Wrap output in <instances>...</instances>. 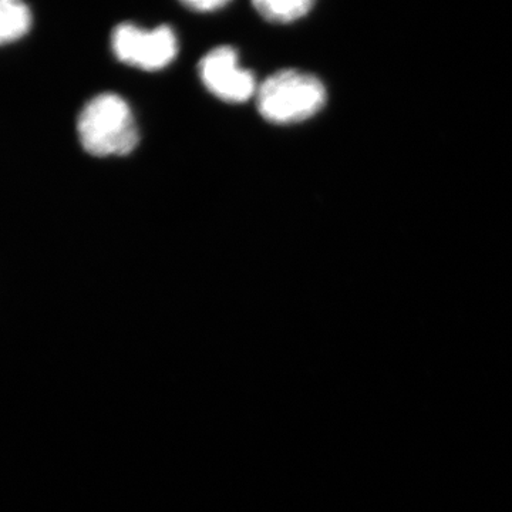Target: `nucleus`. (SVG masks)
Here are the masks:
<instances>
[{
    "instance_id": "f257e3e1",
    "label": "nucleus",
    "mask_w": 512,
    "mask_h": 512,
    "mask_svg": "<svg viewBox=\"0 0 512 512\" xmlns=\"http://www.w3.org/2000/svg\"><path fill=\"white\" fill-rule=\"evenodd\" d=\"M80 143L94 157H123L137 147L140 133L127 101L113 93L93 97L77 121Z\"/></svg>"
},
{
    "instance_id": "f03ea898",
    "label": "nucleus",
    "mask_w": 512,
    "mask_h": 512,
    "mask_svg": "<svg viewBox=\"0 0 512 512\" xmlns=\"http://www.w3.org/2000/svg\"><path fill=\"white\" fill-rule=\"evenodd\" d=\"M326 99L325 86L318 77L298 70L272 74L256 92L259 114L274 124L309 120L323 109Z\"/></svg>"
},
{
    "instance_id": "7ed1b4c3",
    "label": "nucleus",
    "mask_w": 512,
    "mask_h": 512,
    "mask_svg": "<svg viewBox=\"0 0 512 512\" xmlns=\"http://www.w3.org/2000/svg\"><path fill=\"white\" fill-rule=\"evenodd\" d=\"M111 46L120 62L143 70L164 69L178 53L177 37L168 26L146 30L121 23L114 29Z\"/></svg>"
},
{
    "instance_id": "20e7f679",
    "label": "nucleus",
    "mask_w": 512,
    "mask_h": 512,
    "mask_svg": "<svg viewBox=\"0 0 512 512\" xmlns=\"http://www.w3.org/2000/svg\"><path fill=\"white\" fill-rule=\"evenodd\" d=\"M198 73L208 92L227 103H245L258 92L254 74L239 66L237 52L229 46L215 47L202 57Z\"/></svg>"
},
{
    "instance_id": "39448f33",
    "label": "nucleus",
    "mask_w": 512,
    "mask_h": 512,
    "mask_svg": "<svg viewBox=\"0 0 512 512\" xmlns=\"http://www.w3.org/2000/svg\"><path fill=\"white\" fill-rule=\"evenodd\" d=\"M32 10L19 0H0V46L18 42L32 29Z\"/></svg>"
},
{
    "instance_id": "423d86ee",
    "label": "nucleus",
    "mask_w": 512,
    "mask_h": 512,
    "mask_svg": "<svg viewBox=\"0 0 512 512\" xmlns=\"http://www.w3.org/2000/svg\"><path fill=\"white\" fill-rule=\"evenodd\" d=\"M311 0H258L254 8L265 20L272 23H291L311 12Z\"/></svg>"
},
{
    "instance_id": "0eeeda50",
    "label": "nucleus",
    "mask_w": 512,
    "mask_h": 512,
    "mask_svg": "<svg viewBox=\"0 0 512 512\" xmlns=\"http://www.w3.org/2000/svg\"><path fill=\"white\" fill-rule=\"evenodd\" d=\"M185 8L197 10V12H212L228 6L225 0H191V2H184Z\"/></svg>"
}]
</instances>
